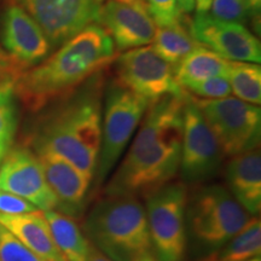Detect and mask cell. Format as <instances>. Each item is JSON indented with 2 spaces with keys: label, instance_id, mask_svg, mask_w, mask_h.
Wrapping results in <instances>:
<instances>
[{
  "label": "cell",
  "instance_id": "obj_1",
  "mask_svg": "<svg viewBox=\"0 0 261 261\" xmlns=\"http://www.w3.org/2000/svg\"><path fill=\"white\" fill-rule=\"evenodd\" d=\"M188 94L165 96L149 104L130 148L104 188V196L145 197L177 177Z\"/></svg>",
  "mask_w": 261,
  "mask_h": 261
},
{
  "label": "cell",
  "instance_id": "obj_2",
  "mask_svg": "<svg viewBox=\"0 0 261 261\" xmlns=\"http://www.w3.org/2000/svg\"><path fill=\"white\" fill-rule=\"evenodd\" d=\"M116 58L115 45L98 23L87 25L41 63L22 71L14 83L16 97L31 112L73 92Z\"/></svg>",
  "mask_w": 261,
  "mask_h": 261
},
{
  "label": "cell",
  "instance_id": "obj_3",
  "mask_svg": "<svg viewBox=\"0 0 261 261\" xmlns=\"http://www.w3.org/2000/svg\"><path fill=\"white\" fill-rule=\"evenodd\" d=\"M104 70L60 98L31 137L37 151L61 156L94 178L102 137Z\"/></svg>",
  "mask_w": 261,
  "mask_h": 261
},
{
  "label": "cell",
  "instance_id": "obj_4",
  "mask_svg": "<svg viewBox=\"0 0 261 261\" xmlns=\"http://www.w3.org/2000/svg\"><path fill=\"white\" fill-rule=\"evenodd\" d=\"M91 246L113 261H136L152 252L144 204L135 196H104L84 221Z\"/></svg>",
  "mask_w": 261,
  "mask_h": 261
},
{
  "label": "cell",
  "instance_id": "obj_5",
  "mask_svg": "<svg viewBox=\"0 0 261 261\" xmlns=\"http://www.w3.org/2000/svg\"><path fill=\"white\" fill-rule=\"evenodd\" d=\"M185 215L189 236L208 253H217L253 218L219 184L204 185L188 197Z\"/></svg>",
  "mask_w": 261,
  "mask_h": 261
},
{
  "label": "cell",
  "instance_id": "obj_6",
  "mask_svg": "<svg viewBox=\"0 0 261 261\" xmlns=\"http://www.w3.org/2000/svg\"><path fill=\"white\" fill-rule=\"evenodd\" d=\"M150 100L129 91L116 80L107 86L102 110V137L93 182L100 188L115 168L138 128Z\"/></svg>",
  "mask_w": 261,
  "mask_h": 261
},
{
  "label": "cell",
  "instance_id": "obj_7",
  "mask_svg": "<svg viewBox=\"0 0 261 261\" xmlns=\"http://www.w3.org/2000/svg\"><path fill=\"white\" fill-rule=\"evenodd\" d=\"M182 181H171L145 196L152 253L158 261H184L188 249L187 203Z\"/></svg>",
  "mask_w": 261,
  "mask_h": 261
},
{
  "label": "cell",
  "instance_id": "obj_8",
  "mask_svg": "<svg viewBox=\"0 0 261 261\" xmlns=\"http://www.w3.org/2000/svg\"><path fill=\"white\" fill-rule=\"evenodd\" d=\"M192 98L217 137L225 156L232 158L259 148L261 135L259 106L231 96L219 99Z\"/></svg>",
  "mask_w": 261,
  "mask_h": 261
},
{
  "label": "cell",
  "instance_id": "obj_9",
  "mask_svg": "<svg viewBox=\"0 0 261 261\" xmlns=\"http://www.w3.org/2000/svg\"><path fill=\"white\" fill-rule=\"evenodd\" d=\"M224 152L191 94H188L182 114L180 177L185 185L202 184L217 175Z\"/></svg>",
  "mask_w": 261,
  "mask_h": 261
},
{
  "label": "cell",
  "instance_id": "obj_10",
  "mask_svg": "<svg viewBox=\"0 0 261 261\" xmlns=\"http://www.w3.org/2000/svg\"><path fill=\"white\" fill-rule=\"evenodd\" d=\"M115 80L132 92L152 100L187 93L174 76V67L151 46L127 50L115 58Z\"/></svg>",
  "mask_w": 261,
  "mask_h": 261
},
{
  "label": "cell",
  "instance_id": "obj_11",
  "mask_svg": "<svg viewBox=\"0 0 261 261\" xmlns=\"http://www.w3.org/2000/svg\"><path fill=\"white\" fill-rule=\"evenodd\" d=\"M40 25L52 47H60L87 25L97 23L98 0H14Z\"/></svg>",
  "mask_w": 261,
  "mask_h": 261
},
{
  "label": "cell",
  "instance_id": "obj_12",
  "mask_svg": "<svg viewBox=\"0 0 261 261\" xmlns=\"http://www.w3.org/2000/svg\"><path fill=\"white\" fill-rule=\"evenodd\" d=\"M0 190L23 198L40 212L57 208L38 156L27 146L9 149L4 155L0 163Z\"/></svg>",
  "mask_w": 261,
  "mask_h": 261
},
{
  "label": "cell",
  "instance_id": "obj_13",
  "mask_svg": "<svg viewBox=\"0 0 261 261\" xmlns=\"http://www.w3.org/2000/svg\"><path fill=\"white\" fill-rule=\"evenodd\" d=\"M0 41L22 71L41 63L52 50L40 25L16 2L10 3L0 17Z\"/></svg>",
  "mask_w": 261,
  "mask_h": 261
},
{
  "label": "cell",
  "instance_id": "obj_14",
  "mask_svg": "<svg viewBox=\"0 0 261 261\" xmlns=\"http://www.w3.org/2000/svg\"><path fill=\"white\" fill-rule=\"evenodd\" d=\"M192 37L225 60L260 63V40L240 22L224 21L211 14H196L190 21Z\"/></svg>",
  "mask_w": 261,
  "mask_h": 261
},
{
  "label": "cell",
  "instance_id": "obj_15",
  "mask_svg": "<svg viewBox=\"0 0 261 261\" xmlns=\"http://www.w3.org/2000/svg\"><path fill=\"white\" fill-rule=\"evenodd\" d=\"M48 187L57 200L56 211L70 218L83 214L93 178L67 160L48 151H37Z\"/></svg>",
  "mask_w": 261,
  "mask_h": 261
},
{
  "label": "cell",
  "instance_id": "obj_16",
  "mask_svg": "<svg viewBox=\"0 0 261 261\" xmlns=\"http://www.w3.org/2000/svg\"><path fill=\"white\" fill-rule=\"evenodd\" d=\"M97 23L106 29L120 52L151 44L156 32L146 6L117 2L100 4Z\"/></svg>",
  "mask_w": 261,
  "mask_h": 261
},
{
  "label": "cell",
  "instance_id": "obj_17",
  "mask_svg": "<svg viewBox=\"0 0 261 261\" xmlns=\"http://www.w3.org/2000/svg\"><path fill=\"white\" fill-rule=\"evenodd\" d=\"M226 189L252 217L261 211V155L255 148L232 156L225 169Z\"/></svg>",
  "mask_w": 261,
  "mask_h": 261
},
{
  "label": "cell",
  "instance_id": "obj_18",
  "mask_svg": "<svg viewBox=\"0 0 261 261\" xmlns=\"http://www.w3.org/2000/svg\"><path fill=\"white\" fill-rule=\"evenodd\" d=\"M0 225L45 261H67L52 238L50 226L42 212L16 215L0 214Z\"/></svg>",
  "mask_w": 261,
  "mask_h": 261
},
{
  "label": "cell",
  "instance_id": "obj_19",
  "mask_svg": "<svg viewBox=\"0 0 261 261\" xmlns=\"http://www.w3.org/2000/svg\"><path fill=\"white\" fill-rule=\"evenodd\" d=\"M52 238L67 261H87L91 244L73 218L57 211L42 212Z\"/></svg>",
  "mask_w": 261,
  "mask_h": 261
},
{
  "label": "cell",
  "instance_id": "obj_20",
  "mask_svg": "<svg viewBox=\"0 0 261 261\" xmlns=\"http://www.w3.org/2000/svg\"><path fill=\"white\" fill-rule=\"evenodd\" d=\"M228 61L214 51L200 45L184 60L174 65V76L184 89L189 84L210 79L213 76H226Z\"/></svg>",
  "mask_w": 261,
  "mask_h": 261
},
{
  "label": "cell",
  "instance_id": "obj_21",
  "mask_svg": "<svg viewBox=\"0 0 261 261\" xmlns=\"http://www.w3.org/2000/svg\"><path fill=\"white\" fill-rule=\"evenodd\" d=\"M200 45L192 37L190 22L187 23L185 19L167 27H156L151 41L152 50L173 67Z\"/></svg>",
  "mask_w": 261,
  "mask_h": 261
},
{
  "label": "cell",
  "instance_id": "obj_22",
  "mask_svg": "<svg viewBox=\"0 0 261 261\" xmlns=\"http://www.w3.org/2000/svg\"><path fill=\"white\" fill-rule=\"evenodd\" d=\"M261 254V223L253 217L246 226L218 250L213 260L248 261Z\"/></svg>",
  "mask_w": 261,
  "mask_h": 261
},
{
  "label": "cell",
  "instance_id": "obj_23",
  "mask_svg": "<svg viewBox=\"0 0 261 261\" xmlns=\"http://www.w3.org/2000/svg\"><path fill=\"white\" fill-rule=\"evenodd\" d=\"M226 79L233 93L243 102L260 106L261 68L257 63L228 61Z\"/></svg>",
  "mask_w": 261,
  "mask_h": 261
},
{
  "label": "cell",
  "instance_id": "obj_24",
  "mask_svg": "<svg viewBox=\"0 0 261 261\" xmlns=\"http://www.w3.org/2000/svg\"><path fill=\"white\" fill-rule=\"evenodd\" d=\"M15 81L0 83V140L12 143L17 128V109H16Z\"/></svg>",
  "mask_w": 261,
  "mask_h": 261
},
{
  "label": "cell",
  "instance_id": "obj_25",
  "mask_svg": "<svg viewBox=\"0 0 261 261\" xmlns=\"http://www.w3.org/2000/svg\"><path fill=\"white\" fill-rule=\"evenodd\" d=\"M0 261H45L0 225Z\"/></svg>",
  "mask_w": 261,
  "mask_h": 261
},
{
  "label": "cell",
  "instance_id": "obj_26",
  "mask_svg": "<svg viewBox=\"0 0 261 261\" xmlns=\"http://www.w3.org/2000/svg\"><path fill=\"white\" fill-rule=\"evenodd\" d=\"M145 5L156 27H167L185 19L177 0H145Z\"/></svg>",
  "mask_w": 261,
  "mask_h": 261
},
{
  "label": "cell",
  "instance_id": "obj_27",
  "mask_svg": "<svg viewBox=\"0 0 261 261\" xmlns=\"http://www.w3.org/2000/svg\"><path fill=\"white\" fill-rule=\"evenodd\" d=\"M184 90L194 94L192 97H201V99H219L231 96V87L226 76H213L189 84Z\"/></svg>",
  "mask_w": 261,
  "mask_h": 261
},
{
  "label": "cell",
  "instance_id": "obj_28",
  "mask_svg": "<svg viewBox=\"0 0 261 261\" xmlns=\"http://www.w3.org/2000/svg\"><path fill=\"white\" fill-rule=\"evenodd\" d=\"M210 11L214 17L240 23L252 15L248 0H213Z\"/></svg>",
  "mask_w": 261,
  "mask_h": 261
},
{
  "label": "cell",
  "instance_id": "obj_29",
  "mask_svg": "<svg viewBox=\"0 0 261 261\" xmlns=\"http://www.w3.org/2000/svg\"><path fill=\"white\" fill-rule=\"evenodd\" d=\"M32 203L14 194L0 190V214L16 215L38 212Z\"/></svg>",
  "mask_w": 261,
  "mask_h": 261
},
{
  "label": "cell",
  "instance_id": "obj_30",
  "mask_svg": "<svg viewBox=\"0 0 261 261\" xmlns=\"http://www.w3.org/2000/svg\"><path fill=\"white\" fill-rule=\"evenodd\" d=\"M22 70L12 62L9 55L0 45V83L3 81H15Z\"/></svg>",
  "mask_w": 261,
  "mask_h": 261
},
{
  "label": "cell",
  "instance_id": "obj_31",
  "mask_svg": "<svg viewBox=\"0 0 261 261\" xmlns=\"http://www.w3.org/2000/svg\"><path fill=\"white\" fill-rule=\"evenodd\" d=\"M194 2L195 10L197 11V14H207L211 10L213 0H194Z\"/></svg>",
  "mask_w": 261,
  "mask_h": 261
},
{
  "label": "cell",
  "instance_id": "obj_32",
  "mask_svg": "<svg viewBox=\"0 0 261 261\" xmlns=\"http://www.w3.org/2000/svg\"><path fill=\"white\" fill-rule=\"evenodd\" d=\"M177 2L179 4V8H180V10L182 11V14L188 15L195 10L194 0H177Z\"/></svg>",
  "mask_w": 261,
  "mask_h": 261
},
{
  "label": "cell",
  "instance_id": "obj_33",
  "mask_svg": "<svg viewBox=\"0 0 261 261\" xmlns=\"http://www.w3.org/2000/svg\"><path fill=\"white\" fill-rule=\"evenodd\" d=\"M87 261H113L112 259H109V257L104 255L99 252V250H97L96 248H93L91 246V252H90V255H89V259Z\"/></svg>",
  "mask_w": 261,
  "mask_h": 261
},
{
  "label": "cell",
  "instance_id": "obj_34",
  "mask_svg": "<svg viewBox=\"0 0 261 261\" xmlns=\"http://www.w3.org/2000/svg\"><path fill=\"white\" fill-rule=\"evenodd\" d=\"M106 2H117V3H123V4H129V5H139V6H146L145 2L142 0H98L99 4H103Z\"/></svg>",
  "mask_w": 261,
  "mask_h": 261
},
{
  "label": "cell",
  "instance_id": "obj_35",
  "mask_svg": "<svg viewBox=\"0 0 261 261\" xmlns=\"http://www.w3.org/2000/svg\"><path fill=\"white\" fill-rule=\"evenodd\" d=\"M248 5H249L250 14H252L253 16H255L256 14H259L260 12L261 0H248Z\"/></svg>",
  "mask_w": 261,
  "mask_h": 261
},
{
  "label": "cell",
  "instance_id": "obj_36",
  "mask_svg": "<svg viewBox=\"0 0 261 261\" xmlns=\"http://www.w3.org/2000/svg\"><path fill=\"white\" fill-rule=\"evenodd\" d=\"M10 145H11V143L0 140V156H2V158L6 154V152H8V150L10 149Z\"/></svg>",
  "mask_w": 261,
  "mask_h": 261
},
{
  "label": "cell",
  "instance_id": "obj_37",
  "mask_svg": "<svg viewBox=\"0 0 261 261\" xmlns=\"http://www.w3.org/2000/svg\"><path fill=\"white\" fill-rule=\"evenodd\" d=\"M136 261H158V259L155 257L154 253L150 252V253H146V254H144V255L138 257Z\"/></svg>",
  "mask_w": 261,
  "mask_h": 261
},
{
  "label": "cell",
  "instance_id": "obj_38",
  "mask_svg": "<svg viewBox=\"0 0 261 261\" xmlns=\"http://www.w3.org/2000/svg\"><path fill=\"white\" fill-rule=\"evenodd\" d=\"M248 261H261V257L260 256H256V257H253V259L248 260Z\"/></svg>",
  "mask_w": 261,
  "mask_h": 261
},
{
  "label": "cell",
  "instance_id": "obj_39",
  "mask_svg": "<svg viewBox=\"0 0 261 261\" xmlns=\"http://www.w3.org/2000/svg\"><path fill=\"white\" fill-rule=\"evenodd\" d=\"M3 158H4V156H3ZM3 158H2V156H0V163H2V160H3Z\"/></svg>",
  "mask_w": 261,
  "mask_h": 261
},
{
  "label": "cell",
  "instance_id": "obj_40",
  "mask_svg": "<svg viewBox=\"0 0 261 261\" xmlns=\"http://www.w3.org/2000/svg\"><path fill=\"white\" fill-rule=\"evenodd\" d=\"M142 2H145V0H142Z\"/></svg>",
  "mask_w": 261,
  "mask_h": 261
},
{
  "label": "cell",
  "instance_id": "obj_41",
  "mask_svg": "<svg viewBox=\"0 0 261 261\" xmlns=\"http://www.w3.org/2000/svg\"><path fill=\"white\" fill-rule=\"evenodd\" d=\"M212 261H217V260H212Z\"/></svg>",
  "mask_w": 261,
  "mask_h": 261
},
{
  "label": "cell",
  "instance_id": "obj_42",
  "mask_svg": "<svg viewBox=\"0 0 261 261\" xmlns=\"http://www.w3.org/2000/svg\"><path fill=\"white\" fill-rule=\"evenodd\" d=\"M12 2H14V0H12Z\"/></svg>",
  "mask_w": 261,
  "mask_h": 261
}]
</instances>
